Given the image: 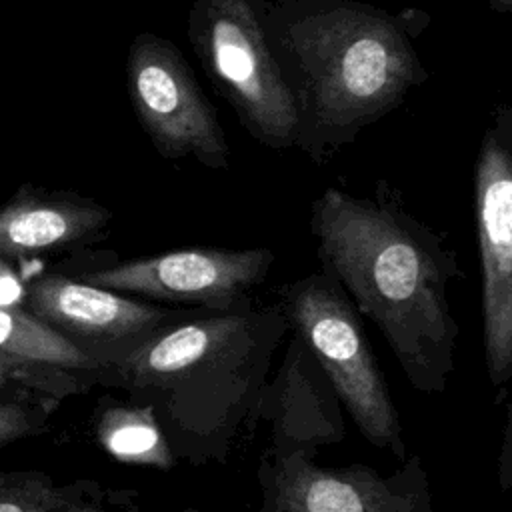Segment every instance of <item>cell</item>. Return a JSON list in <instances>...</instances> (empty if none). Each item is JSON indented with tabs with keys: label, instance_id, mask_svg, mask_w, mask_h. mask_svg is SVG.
<instances>
[{
	"label": "cell",
	"instance_id": "obj_1",
	"mask_svg": "<svg viewBox=\"0 0 512 512\" xmlns=\"http://www.w3.org/2000/svg\"><path fill=\"white\" fill-rule=\"evenodd\" d=\"M320 270L384 336L406 380L442 394L456 368L448 284L464 278L446 236L412 216L384 180L374 198L326 188L310 208Z\"/></svg>",
	"mask_w": 512,
	"mask_h": 512
},
{
	"label": "cell",
	"instance_id": "obj_2",
	"mask_svg": "<svg viewBox=\"0 0 512 512\" xmlns=\"http://www.w3.org/2000/svg\"><path fill=\"white\" fill-rule=\"evenodd\" d=\"M256 10L296 108L294 148L314 164L428 80L412 44L426 12L392 14L360 0H256Z\"/></svg>",
	"mask_w": 512,
	"mask_h": 512
},
{
	"label": "cell",
	"instance_id": "obj_3",
	"mask_svg": "<svg viewBox=\"0 0 512 512\" xmlns=\"http://www.w3.org/2000/svg\"><path fill=\"white\" fill-rule=\"evenodd\" d=\"M288 322L278 308L204 310L154 330L102 366V388L154 410L178 460L224 464Z\"/></svg>",
	"mask_w": 512,
	"mask_h": 512
},
{
	"label": "cell",
	"instance_id": "obj_4",
	"mask_svg": "<svg viewBox=\"0 0 512 512\" xmlns=\"http://www.w3.org/2000/svg\"><path fill=\"white\" fill-rule=\"evenodd\" d=\"M276 304L288 330L300 336L320 362L362 436L404 460L398 408L366 338L362 316L344 288L318 270L282 284Z\"/></svg>",
	"mask_w": 512,
	"mask_h": 512
},
{
	"label": "cell",
	"instance_id": "obj_5",
	"mask_svg": "<svg viewBox=\"0 0 512 512\" xmlns=\"http://www.w3.org/2000/svg\"><path fill=\"white\" fill-rule=\"evenodd\" d=\"M186 32L206 76L262 146H296L292 94L268 48L256 0H192Z\"/></svg>",
	"mask_w": 512,
	"mask_h": 512
},
{
	"label": "cell",
	"instance_id": "obj_6",
	"mask_svg": "<svg viewBox=\"0 0 512 512\" xmlns=\"http://www.w3.org/2000/svg\"><path fill=\"white\" fill-rule=\"evenodd\" d=\"M484 364L502 402L512 380V106L498 104L474 164Z\"/></svg>",
	"mask_w": 512,
	"mask_h": 512
},
{
	"label": "cell",
	"instance_id": "obj_7",
	"mask_svg": "<svg viewBox=\"0 0 512 512\" xmlns=\"http://www.w3.org/2000/svg\"><path fill=\"white\" fill-rule=\"evenodd\" d=\"M126 88L154 150L166 160L192 156L228 170L230 148L214 106L180 48L154 32H138L126 56Z\"/></svg>",
	"mask_w": 512,
	"mask_h": 512
},
{
	"label": "cell",
	"instance_id": "obj_8",
	"mask_svg": "<svg viewBox=\"0 0 512 512\" xmlns=\"http://www.w3.org/2000/svg\"><path fill=\"white\" fill-rule=\"evenodd\" d=\"M272 264L274 252L264 246H188L146 258L88 264L74 276L148 302L230 312L254 306L252 290L266 282Z\"/></svg>",
	"mask_w": 512,
	"mask_h": 512
},
{
	"label": "cell",
	"instance_id": "obj_9",
	"mask_svg": "<svg viewBox=\"0 0 512 512\" xmlns=\"http://www.w3.org/2000/svg\"><path fill=\"white\" fill-rule=\"evenodd\" d=\"M258 512H432L422 456H406L394 472L366 464L324 468L306 456L262 452L256 470Z\"/></svg>",
	"mask_w": 512,
	"mask_h": 512
},
{
	"label": "cell",
	"instance_id": "obj_10",
	"mask_svg": "<svg viewBox=\"0 0 512 512\" xmlns=\"http://www.w3.org/2000/svg\"><path fill=\"white\" fill-rule=\"evenodd\" d=\"M24 278L28 286L24 308L78 344L100 366L192 310L152 304L64 272L24 274Z\"/></svg>",
	"mask_w": 512,
	"mask_h": 512
},
{
	"label": "cell",
	"instance_id": "obj_11",
	"mask_svg": "<svg viewBox=\"0 0 512 512\" xmlns=\"http://www.w3.org/2000/svg\"><path fill=\"white\" fill-rule=\"evenodd\" d=\"M270 424V446L264 454L274 458H316L320 448L346 438L342 402L316 356L300 336H292L278 372L260 390L248 418L250 426Z\"/></svg>",
	"mask_w": 512,
	"mask_h": 512
},
{
	"label": "cell",
	"instance_id": "obj_12",
	"mask_svg": "<svg viewBox=\"0 0 512 512\" xmlns=\"http://www.w3.org/2000/svg\"><path fill=\"white\" fill-rule=\"evenodd\" d=\"M112 212L90 196L22 184L0 206V256L24 262L106 238Z\"/></svg>",
	"mask_w": 512,
	"mask_h": 512
},
{
	"label": "cell",
	"instance_id": "obj_13",
	"mask_svg": "<svg viewBox=\"0 0 512 512\" xmlns=\"http://www.w3.org/2000/svg\"><path fill=\"white\" fill-rule=\"evenodd\" d=\"M92 428L96 442L122 464L166 472L178 462L154 410L146 404L104 394L96 402Z\"/></svg>",
	"mask_w": 512,
	"mask_h": 512
},
{
	"label": "cell",
	"instance_id": "obj_14",
	"mask_svg": "<svg viewBox=\"0 0 512 512\" xmlns=\"http://www.w3.org/2000/svg\"><path fill=\"white\" fill-rule=\"evenodd\" d=\"M0 348L102 380V366L96 358L26 308H0Z\"/></svg>",
	"mask_w": 512,
	"mask_h": 512
},
{
	"label": "cell",
	"instance_id": "obj_15",
	"mask_svg": "<svg viewBox=\"0 0 512 512\" xmlns=\"http://www.w3.org/2000/svg\"><path fill=\"white\" fill-rule=\"evenodd\" d=\"M106 490L90 478L58 484L42 470H0V512H62Z\"/></svg>",
	"mask_w": 512,
	"mask_h": 512
},
{
	"label": "cell",
	"instance_id": "obj_16",
	"mask_svg": "<svg viewBox=\"0 0 512 512\" xmlns=\"http://www.w3.org/2000/svg\"><path fill=\"white\" fill-rule=\"evenodd\" d=\"M100 386L92 374L30 360L0 348V396L62 402Z\"/></svg>",
	"mask_w": 512,
	"mask_h": 512
},
{
	"label": "cell",
	"instance_id": "obj_17",
	"mask_svg": "<svg viewBox=\"0 0 512 512\" xmlns=\"http://www.w3.org/2000/svg\"><path fill=\"white\" fill-rule=\"evenodd\" d=\"M60 402L0 396V448L50 430V416Z\"/></svg>",
	"mask_w": 512,
	"mask_h": 512
},
{
	"label": "cell",
	"instance_id": "obj_18",
	"mask_svg": "<svg viewBox=\"0 0 512 512\" xmlns=\"http://www.w3.org/2000/svg\"><path fill=\"white\" fill-rule=\"evenodd\" d=\"M62 512H144L138 504V492L130 488H108L102 496L74 504Z\"/></svg>",
	"mask_w": 512,
	"mask_h": 512
},
{
	"label": "cell",
	"instance_id": "obj_19",
	"mask_svg": "<svg viewBox=\"0 0 512 512\" xmlns=\"http://www.w3.org/2000/svg\"><path fill=\"white\" fill-rule=\"evenodd\" d=\"M26 296V278L18 274L14 262L0 256V308H24Z\"/></svg>",
	"mask_w": 512,
	"mask_h": 512
},
{
	"label": "cell",
	"instance_id": "obj_20",
	"mask_svg": "<svg viewBox=\"0 0 512 512\" xmlns=\"http://www.w3.org/2000/svg\"><path fill=\"white\" fill-rule=\"evenodd\" d=\"M496 476H498L500 490L510 492L512 490V402L506 404V412H504V428H502V440L498 450Z\"/></svg>",
	"mask_w": 512,
	"mask_h": 512
},
{
	"label": "cell",
	"instance_id": "obj_21",
	"mask_svg": "<svg viewBox=\"0 0 512 512\" xmlns=\"http://www.w3.org/2000/svg\"><path fill=\"white\" fill-rule=\"evenodd\" d=\"M488 8L496 14L512 12V0H488Z\"/></svg>",
	"mask_w": 512,
	"mask_h": 512
},
{
	"label": "cell",
	"instance_id": "obj_22",
	"mask_svg": "<svg viewBox=\"0 0 512 512\" xmlns=\"http://www.w3.org/2000/svg\"><path fill=\"white\" fill-rule=\"evenodd\" d=\"M180 512H204V510H200V508H196V506H186V508H182Z\"/></svg>",
	"mask_w": 512,
	"mask_h": 512
}]
</instances>
